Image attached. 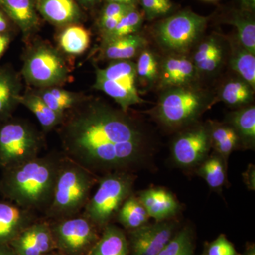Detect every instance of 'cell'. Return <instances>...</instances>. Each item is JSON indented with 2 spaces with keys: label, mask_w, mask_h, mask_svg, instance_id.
I'll return each instance as SVG.
<instances>
[{
  "label": "cell",
  "mask_w": 255,
  "mask_h": 255,
  "mask_svg": "<svg viewBox=\"0 0 255 255\" xmlns=\"http://www.w3.org/2000/svg\"><path fill=\"white\" fill-rule=\"evenodd\" d=\"M107 2L119 3L128 5H135L137 0H106Z\"/></svg>",
  "instance_id": "44"
},
{
  "label": "cell",
  "mask_w": 255,
  "mask_h": 255,
  "mask_svg": "<svg viewBox=\"0 0 255 255\" xmlns=\"http://www.w3.org/2000/svg\"><path fill=\"white\" fill-rule=\"evenodd\" d=\"M191 61L199 78L213 77L222 69L228 56V38L212 33L198 42Z\"/></svg>",
  "instance_id": "13"
},
{
  "label": "cell",
  "mask_w": 255,
  "mask_h": 255,
  "mask_svg": "<svg viewBox=\"0 0 255 255\" xmlns=\"http://www.w3.org/2000/svg\"><path fill=\"white\" fill-rule=\"evenodd\" d=\"M175 221H156L130 231L129 252L131 255H157L175 234Z\"/></svg>",
  "instance_id": "12"
},
{
  "label": "cell",
  "mask_w": 255,
  "mask_h": 255,
  "mask_svg": "<svg viewBox=\"0 0 255 255\" xmlns=\"http://www.w3.org/2000/svg\"><path fill=\"white\" fill-rule=\"evenodd\" d=\"M226 23L236 28V39L241 46L255 55V21L254 13L235 10Z\"/></svg>",
  "instance_id": "28"
},
{
  "label": "cell",
  "mask_w": 255,
  "mask_h": 255,
  "mask_svg": "<svg viewBox=\"0 0 255 255\" xmlns=\"http://www.w3.org/2000/svg\"><path fill=\"white\" fill-rule=\"evenodd\" d=\"M38 221L36 213L11 201L0 202V246L10 245L26 227Z\"/></svg>",
  "instance_id": "16"
},
{
  "label": "cell",
  "mask_w": 255,
  "mask_h": 255,
  "mask_svg": "<svg viewBox=\"0 0 255 255\" xmlns=\"http://www.w3.org/2000/svg\"><path fill=\"white\" fill-rule=\"evenodd\" d=\"M93 88L110 96L124 112L145 102L139 94L135 63L131 60L111 61L105 68H96Z\"/></svg>",
  "instance_id": "8"
},
{
  "label": "cell",
  "mask_w": 255,
  "mask_h": 255,
  "mask_svg": "<svg viewBox=\"0 0 255 255\" xmlns=\"http://www.w3.org/2000/svg\"><path fill=\"white\" fill-rule=\"evenodd\" d=\"M72 110L60 125L65 157L97 177L132 172L148 159V135L128 112L99 100L82 101Z\"/></svg>",
  "instance_id": "1"
},
{
  "label": "cell",
  "mask_w": 255,
  "mask_h": 255,
  "mask_svg": "<svg viewBox=\"0 0 255 255\" xmlns=\"http://www.w3.org/2000/svg\"><path fill=\"white\" fill-rule=\"evenodd\" d=\"M135 5L107 2L101 12L99 27L102 37L107 36L118 24L121 18Z\"/></svg>",
  "instance_id": "35"
},
{
  "label": "cell",
  "mask_w": 255,
  "mask_h": 255,
  "mask_svg": "<svg viewBox=\"0 0 255 255\" xmlns=\"http://www.w3.org/2000/svg\"><path fill=\"white\" fill-rule=\"evenodd\" d=\"M21 73L28 85L42 89L63 84L68 80L69 70L58 50L39 43L28 52Z\"/></svg>",
  "instance_id": "9"
},
{
  "label": "cell",
  "mask_w": 255,
  "mask_h": 255,
  "mask_svg": "<svg viewBox=\"0 0 255 255\" xmlns=\"http://www.w3.org/2000/svg\"><path fill=\"white\" fill-rule=\"evenodd\" d=\"M255 90L243 79H230L220 87L217 98L231 108L237 109L253 104Z\"/></svg>",
  "instance_id": "26"
},
{
  "label": "cell",
  "mask_w": 255,
  "mask_h": 255,
  "mask_svg": "<svg viewBox=\"0 0 255 255\" xmlns=\"http://www.w3.org/2000/svg\"><path fill=\"white\" fill-rule=\"evenodd\" d=\"M63 155L50 154L5 169L0 182L1 194L13 204L33 212L49 207Z\"/></svg>",
  "instance_id": "2"
},
{
  "label": "cell",
  "mask_w": 255,
  "mask_h": 255,
  "mask_svg": "<svg viewBox=\"0 0 255 255\" xmlns=\"http://www.w3.org/2000/svg\"><path fill=\"white\" fill-rule=\"evenodd\" d=\"M228 41L231 68L255 90V55L241 46L235 37L228 38Z\"/></svg>",
  "instance_id": "24"
},
{
  "label": "cell",
  "mask_w": 255,
  "mask_h": 255,
  "mask_svg": "<svg viewBox=\"0 0 255 255\" xmlns=\"http://www.w3.org/2000/svg\"><path fill=\"white\" fill-rule=\"evenodd\" d=\"M242 10L255 13V0H238Z\"/></svg>",
  "instance_id": "42"
},
{
  "label": "cell",
  "mask_w": 255,
  "mask_h": 255,
  "mask_svg": "<svg viewBox=\"0 0 255 255\" xmlns=\"http://www.w3.org/2000/svg\"><path fill=\"white\" fill-rule=\"evenodd\" d=\"M49 223L55 248L67 255L89 253L100 238L97 227L82 214Z\"/></svg>",
  "instance_id": "10"
},
{
  "label": "cell",
  "mask_w": 255,
  "mask_h": 255,
  "mask_svg": "<svg viewBox=\"0 0 255 255\" xmlns=\"http://www.w3.org/2000/svg\"><path fill=\"white\" fill-rule=\"evenodd\" d=\"M0 255H16L9 245L0 246Z\"/></svg>",
  "instance_id": "43"
},
{
  "label": "cell",
  "mask_w": 255,
  "mask_h": 255,
  "mask_svg": "<svg viewBox=\"0 0 255 255\" xmlns=\"http://www.w3.org/2000/svg\"><path fill=\"white\" fill-rule=\"evenodd\" d=\"M36 93L50 109L62 114H65L67 111L75 108L82 102L81 97L78 94L59 87L40 89Z\"/></svg>",
  "instance_id": "32"
},
{
  "label": "cell",
  "mask_w": 255,
  "mask_h": 255,
  "mask_svg": "<svg viewBox=\"0 0 255 255\" xmlns=\"http://www.w3.org/2000/svg\"><path fill=\"white\" fill-rule=\"evenodd\" d=\"M211 150L207 122H198L182 129L171 145L172 160L182 168H196L209 156Z\"/></svg>",
  "instance_id": "11"
},
{
  "label": "cell",
  "mask_w": 255,
  "mask_h": 255,
  "mask_svg": "<svg viewBox=\"0 0 255 255\" xmlns=\"http://www.w3.org/2000/svg\"><path fill=\"white\" fill-rule=\"evenodd\" d=\"M19 104L25 106L36 116L45 132H49L63 123L65 114L58 113L50 109L36 92L21 95Z\"/></svg>",
  "instance_id": "27"
},
{
  "label": "cell",
  "mask_w": 255,
  "mask_h": 255,
  "mask_svg": "<svg viewBox=\"0 0 255 255\" xmlns=\"http://www.w3.org/2000/svg\"><path fill=\"white\" fill-rule=\"evenodd\" d=\"M207 124L209 128L211 150L228 162L233 151L241 148L237 133L226 122L209 120Z\"/></svg>",
  "instance_id": "23"
},
{
  "label": "cell",
  "mask_w": 255,
  "mask_h": 255,
  "mask_svg": "<svg viewBox=\"0 0 255 255\" xmlns=\"http://www.w3.org/2000/svg\"><path fill=\"white\" fill-rule=\"evenodd\" d=\"M57 255V254H53V253H47L46 255Z\"/></svg>",
  "instance_id": "47"
},
{
  "label": "cell",
  "mask_w": 255,
  "mask_h": 255,
  "mask_svg": "<svg viewBox=\"0 0 255 255\" xmlns=\"http://www.w3.org/2000/svg\"><path fill=\"white\" fill-rule=\"evenodd\" d=\"M137 197L149 216L156 221L172 219L180 209L177 198L170 191L162 188H150L140 191Z\"/></svg>",
  "instance_id": "17"
},
{
  "label": "cell",
  "mask_w": 255,
  "mask_h": 255,
  "mask_svg": "<svg viewBox=\"0 0 255 255\" xmlns=\"http://www.w3.org/2000/svg\"><path fill=\"white\" fill-rule=\"evenodd\" d=\"M149 218L138 198L132 194L122 204L116 219L124 228L130 231L147 224Z\"/></svg>",
  "instance_id": "30"
},
{
  "label": "cell",
  "mask_w": 255,
  "mask_h": 255,
  "mask_svg": "<svg viewBox=\"0 0 255 255\" xmlns=\"http://www.w3.org/2000/svg\"><path fill=\"white\" fill-rule=\"evenodd\" d=\"M21 89L18 73L9 65H0V122L11 118L20 105Z\"/></svg>",
  "instance_id": "18"
},
{
  "label": "cell",
  "mask_w": 255,
  "mask_h": 255,
  "mask_svg": "<svg viewBox=\"0 0 255 255\" xmlns=\"http://www.w3.org/2000/svg\"><path fill=\"white\" fill-rule=\"evenodd\" d=\"M243 179L247 187L251 190H255V166L250 165L248 169L243 174Z\"/></svg>",
  "instance_id": "39"
},
{
  "label": "cell",
  "mask_w": 255,
  "mask_h": 255,
  "mask_svg": "<svg viewBox=\"0 0 255 255\" xmlns=\"http://www.w3.org/2000/svg\"><path fill=\"white\" fill-rule=\"evenodd\" d=\"M227 164L221 156L212 152L196 167V174L206 181L211 189L219 191L226 182Z\"/></svg>",
  "instance_id": "29"
},
{
  "label": "cell",
  "mask_w": 255,
  "mask_h": 255,
  "mask_svg": "<svg viewBox=\"0 0 255 255\" xmlns=\"http://www.w3.org/2000/svg\"><path fill=\"white\" fill-rule=\"evenodd\" d=\"M199 77L191 60L185 55H169L160 60L157 87L160 91L197 84Z\"/></svg>",
  "instance_id": "15"
},
{
  "label": "cell",
  "mask_w": 255,
  "mask_h": 255,
  "mask_svg": "<svg viewBox=\"0 0 255 255\" xmlns=\"http://www.w3.org/2000/svg\"><path fill=\"white\" fill-rule=\"evenodd\" d=\"M16 255H43L55 249L48 221H36L25 228L9 245Z\"/></svg>",
  "instance_id": "14"
},
{
  "label": "cell",
  "mask_w": 255,
  "mask_h": 255,
  "mask_svg": "<svg viewBox=\"0 0 255 255\" xmlns=\"http://www.w3.org/2000/svg\"><path fill=\"white\" fill-rule=\"evenodd\" d=\"M43 137L36 128L21 119L0 122V167L12 168L39 156Z\"/></svg>",
  "instance_id": "6"
},
{
  "label": "cell",
  "mask_w": 255,
  "mask_h": 255,
  "mask_svg": "<svg viewBox=\"0 0 255 255\" xmlns=\"http://www.w3.org/2000/svg\"><path fill=\"white\" fill-rule=\"evenodd\" d=\"M11 41V33H0V59L9 48Z\"/></svg>",
  "instance_id": "41"
},
{
  "label": "cell",
  "mask_w": 255,
  "mask_h": 255,
  "mask_svg": "<svg viewBox=\"0 0 255 255\" xmlns=\"http://www.w3.org/2000/svg\"><path fill=\"white\" fill-rule=\"evenodd\" d=\"M243 255H255V246L254 244L248 245L246 251Z\"/></svg>",
  "instance_id": "45"
},
{
  "label": "cell",
  "mask_w": 255,
  "mask_h": 255,
  "mask_svg": "<svg viewBox=\"0 0 255 255\" xmlns=\"http://www.w3.org/2000/svg\"><path fill=\"white\" fill-rule=\"evenodd\" d=\"M207 22L205 16L180 11L159 21L154 28V38L169 55H184L200 41Z\"/></svg>",
  "instance_id": "7"
},
{
  "label": "cell",
  "mask_w": 255,
  "mask_h": 255,
  "mask_svg": "<svg viewBox=\"0 0 255 255\" xmlns=\"http://www.w3.org/2000/svg\"><path fill=\"white\" fill-rule=\"evenodd\" d=\"M144 16L148 21L169 14L173 7L171 0H140Z\"/></svg>",
  "instance_id": "37"
},
{
  "label": "cell",
  "mask_w": 255,
  "mask_h": 255,
  "mask_svg": "<svg viewBox=\"0 0 255 255\" xmlns=\"http://www.w3.org/2000/svg\"><path fill=\"white\" fill-rule=\"evenodd\" d=\"M37 9L56 26L75 24L81 18V11L74 0H38Z\"/></svg>",
  "instance_id": "20"
},
{
  "label": "cell",
  "mask_w": 255,
  "mask_h": 255,
  "mask_svg": "<svg viewBox=\"0 0 255 255\" xmlns=\"http://www.w3.org/2000/svg\"><path fill=\"white\" fill-rule=\"evenodd\" d=\"M216 100L214 95L197 84L165 89L161 91L153 115L167 128L182 130L199 122Z\"/></svg>",
  "instance_id": "4"
},
{
  "label": "cell",
  "mask_w": 255,
  "mask_h": 255,
  "mask_svg": "<svg viewBox=\"0 0 255 255\" xmlns=\"http://www.w3.org/2000/svg\"><path fill=\"white\" fill-rule=\"evenodd\" d=\"M80 2L82 3L85 6H92L97 2L98 0H79Z\"/></svg>",
  "instance_id": "46"
},
{
  "label": "cell",
  "mask_w": 255,
  "mask_h": 255,
  "mask_svg": "<svg viewBox=\"0 0 255 255\" xmlns=\"http://www.w3.org/2000/svg\"><path fill=\"white\" fill-rule=\"evenodd\" d=\"M0 8L25 36L38 27V17L33 0H0Z\"/></svg>",
  "instance_id": "21"
},
{
  "label": "cell",
  "mask_w": 255,
  "mask_h": 255,
  "mask_svg": "<svg viewBox=\"0 0 255 255\" xmlns=\"http://www.w3.org/2000/svg\"><path fill=\"white\" fill-rule=\"evenodd\" d=\"M11 19L0 8V33H11Z\"/></svg>",
  "instance_id": "40"
},
{
  "label": "cell",
  "mask_w": 255,
  "mask_h": 255,
  "mask_svg": "<svg viewBox=\"0 0 255 255\" xmlns=\"http://www.w3.org/2000/svg\"><path fill=\"white\" fill-rule=\"evenodd\" d=\"M160 60L155 52L146 47L139 53L135 63L137 85L150 88L157 85L159 75Z\"/></svg>",
  "instance_id": "31"
},
{
  "label": "cell",
  "mask_w": 255,
  "mask_h": 255,
  "mask_svg": "<svg viewBox=\"0 0 255 255\" xmlns=\"http://www.w3.org/2000/svg\"><path fill=\"white\" fill-rule=\"evenodd\" d=\"M58 43L61 49L68 54H82L90 46V32L80 25H69L60 33Z\"/></svg>",
  "instance_id": "33"
},
{
  "label": "cell",
  "mask_w": 255,
  "mask_h": 255,
  "mask_svg": "<svg viewBox=\"0 0 255 255\" xmlns=\"http://www.w3.org/2000/svg\"><path fill=\"white\" fill-rule=\"evenodd\" d=\"M237 133L241 148L254 150L255 147V107L250 105L231 112L226 119Z\"/></svg>",
  "instance_id": "22"
},
{
  "label": "cell",
  "mask_w": 255,
  "mask_h": 255,
  "mask_svg": "<svg viewBox=\"0 0 255 255\" xmlns=\"http://www.w3.org/2000/svg\"><path fill=\"white\" fill-rule=\"evenodd\" d=\"M143 18L144 14L137 11L135 6L132 8L122 16L113 31L102 37V40L136 34L142 27Z\"/></svg>",
  "instance_id": "34"
},
{
  "label": "cell",
  "mask_w": 255,
  "mask_h": 255,
  "mask_svg": "<svg viewBox=\"0 0 255 255\" xmlns=\"http://www.w3.org/2000/svg\"><path fill=\"white\" fill-rule=\"evenodd\" d=\"M99 177L63 155L49 207L47 221L68 219L81 214Z\"/></svg>",
  "instance_id": "3"
},
{
  "label": "cell",
  "mask_w": 255,
  "mask_h": 255,
  "mask_svg": "<svg viewBox=\"0 0 255 255\" xmlns=\"http://www.w3.org/2000/svg\"><path fill=\"white\" fill-rule=\"evenodd\" d=\"M0 193H1V191H0Z\"/></svg>",
  "instance_id": "49"
},
{
  "label": "cell",
  "mask_w": 255,
  "mask_h": 255,
  "mask_svg": "<svg viewBox=\"0 0 255 255\" xmlns=\"http://www.w3.org/2000/svg\"><path fill=\"white\" fill-rule=\"evenodd\" d=\"M206 255H241L231 242L225 235L221 234L211 242L207 248Z\"/></svg>",
  "instance_id": "38"
},
{
  "label": "cell",
  "mask_w": 255,
  "mask_h": 255,
  "mask_svg": "<svg viewBox=\"0 0 255 255\" xmlns=\"http://www.w3.org/2000/svg\"><path fill=\"white\" fill-rule=\"evenodd\" d=\"M135 176L114 172L99 177L98 187L90 196L82 215L97 228H104L116 219L124 201L132 194Z\"/></svg>",
  "instance_id": "5"
},
{
  "label": "cell",
  "mask_w": 255,
  "mask_h": 255,
  "mask_svg": "<svg viewBox=\"0 0 255 255\" xmlns=\"http://www.w3.org/2000/svg\"><path fill=\"white\" fill-rule=\"evenodd\" d=\"M206 1H216V0H206Z\"/></svg>",
  "instance_id": "48"
},
{
  "label": "cell",
  "mask_w": 255,
  "mask_h": 255,
  "mask_svg": "<svg viewBox=\"0 0 255 255\" xmlns=\"http://www.w3.org/2000/svg\"><path fill=\"white\" fill-rule=\"evenodd\" d=\"M194 239L190 228H183L174 234L157 255H193Z\"/></svg>",
  "instance_id": "36"
},
{
  "label": "cell",
  "mask_w": 255,
  "mask_h": 255,
  "mask_svg": "<svg viewBox=\"0 0 255 255\" xmlns=\"http://www.w3.org/2000/svg\"><path fill=\"white\" fill-rule=\"evenodd\" d=\"M129 246L125 233L120 228L109 224L88 255H128Z\"/></svg>",
  "instance_id": "25"
},
{
  "label": "cell",
  "mask_w": 255,
  "mask_h": 255,
  "mask_svg": "<svg viewBox=\"0 0 255 255\" xmlns=\"http://www.w3.org/2000/svg\"><path fill=\"white\" fill-rule=\"evenodd\" d=\"M147 43L145 37L138 33L102 40L100 56L110 61L131 60L147 47Z\"/></svg>",
  "instance_id": "19"
}]
</instances>
